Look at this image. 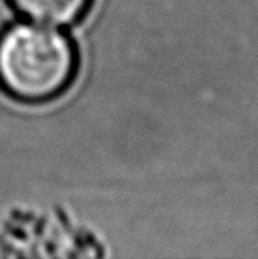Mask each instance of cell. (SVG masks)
Returning a JSON list of instances; mask_svg holds the SVG:
<instances>
[{"label": "cell", "instance_id": "obj_1", "mask_svg": "<svg viewBox=\"0 0 258 259\" xmlns=\"http://www.w3.org/2000/svg\"><path fill=\"white\" fill-rule=\"evenodd\" d=\"M76 71V48L54 26L23 22L0 35V89L12 99L23 104L56 99Z\"/></svg>", "mask_w": 258, "mask_h": 259}, {"label": "cell", "instance_id": "obj_2", "mask_svg": "<svg viewBox=\"0 0 258 259\" xmlns=\"http://www.w3.org/2000/svg\"><path fill=\"white\" fill-rule=\"evenodd\" d=\"M9 4L30 22L67 26L86 15L92 0H9Z\"/></svg>", "mask_w": 258, "mask_h": 259}]
</instances>
